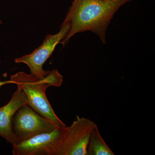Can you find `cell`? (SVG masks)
I'll list each match as a JSON object with an SVG mask.
<instances>
[{
  "label": "cell",
  "mask_w": 155,
  "mask_h": 155,
  "mask_svg": "<svg viewBox=\"0 0 155 155\" xmlns=\"http://www.w3.org/2000/svg\"><path fill=\"white\" fill-rule=\"evenodd\" d=\"M97 124L76 116L70 126L63 128L58 155H87V147Z\"/></svg>",
  "instance_id": "277c9868"
},
{
  "label": "cell",
  "mask_w": 155,
  "mask_h": 155,
  "mask_svg": "<svg viewBox=\"0 0 155 155\" xmlns=\"http://www.w3.org/2000/svg\"><path fill=\"white\" fill-rule=\"evenodd\" d=\"M130 0H74L63 23L70 28L60 43L65 46L76 34L91 31L104 43L106 31L114 14Z\"/></svg>",
  "instance_id": "6da1fadb"
},
{
  "label": "cell",
  "mask_w": 155,
  "mask_h": 155,
  "mask_svg": "<svg viewBox=\"0 0 155 155\" xmlns=\"http://www.w3.org/2000/svg\"><path fill=\"white\" fill-rule=\"evenodd\" d=\"M11 80L24 91L28 105L35 112L58 127H67L55 113L46 94L48 87H59L62 85L63 77L58 70L49 71L45 76L41 78L19 72L11 75Z\"/></svg>",
  "instance_id": "7a4b0ae2"
},
{
  "label": "cell",
  "mask_w": 155,
  "mask_h": 155,
  "mask_svg": "<svg viewBox=\"0 0 155 155\" xmlns=\"http://www.w3.org/2000/svg\"><path fill=\"white\" fill-rule=\"evenodd\" d=\"M69 28L68 23H62L58 33L48 35L38 48L28 54L16 58L14 60L15 63L26 64L31 75L40 78L44 77L49 71L43 69L44 64L51 55L57 45L66 37Z\"/></svg>",
  "instance_id": "5b68a950"
},
{
  "label": "cell",
  "mask_w": 155,
  "mask_h": 155,
  "mask_svg": "<svg viewBox=\"0 0 155 155\" xmlns=\"http://www.w3.org/2000/svg\"><path fill=\"white\" fill-rule=\"evenodd\" d=\"M87 155H114L112 150L103 140L98 127L92 134L87 147Z\"/></svg>",
  "instance_id": "ba28073f"
},
{
  "label": "cell",
  "mask_w": 155,
  "mask_h": 155,
  "mask_svg": "<svg viewBox=\"0 0 155 155\" xmlns=\"http://www.w3.org/2000/svg\"><path fill=\"white\" fill-rule=\"evenodd\" d=\"M26 104H28V103L26 95L17 87L8 103L0 108V136L12 146L16 144L11 127L12 119L19 108Z\"/></svg>",
  "instance_id": "52a82bcc"
},
{
  "label": "cell",
  "mask_w": 155,
  "mask_h": 155,
  "mask_svg": "<svg viewBox=\"0 0 155 155\" xmlns=\"http://www.w3.org/2000/svg\"><path fill=\"white\" fill-rule=\"evenodd\" d=\"M3 23L2 21V20H1V19H0V24H2Z\"/></svg>",
  "instance_id": "30bf717a"
},
{
  "label": "cell",
  "mask_w": 155,
  "mask_h": 155,
  "mask_svg": "<svg viewBox=\"0 0 155 155\" xmlns=\"http://www.w3.org/2000/svg\"><path fill=\"white\" fill-rule=\"evenodd\" d=\"M11 127L14 140L17 144L35 136L51 132L60 127L26 104L19 108L14 115Z\"/></svg>",
  "instance_id": "3957f363"
},
{
  "label": "cell",
  "mask_w": 155,
  "mask_h": 155,
  "mask_svg": "<svg viewBox=\"0 0 155 155\" xmlns=\"http://www.w3.org/2000/svg\"><path fill=\"white\" fill-rule=\"evenodd\" d=\"M64 127L41 134L13 146L14 155H58Z\"/></svg>",
  "instance_id": "8992f818"
},
{
  "label": "cell",
  "mask_w": 155,
  "mask_h": 155,
  "mask_svg": "<svg viewBox=\"0 0 155 155\" xmlns=\"http://www.w3.org/2000/svg\"><path fill=\"white\" fill-rule=\"evenodd\" d=\"M1 61L0 60V63H1ZM14 84V81H12V80H10L8 81H0V87H1L3 86V85H5L7 84Z\"/></svg>",
  "instance_id": "9c48e42d"
}]
</instances>
